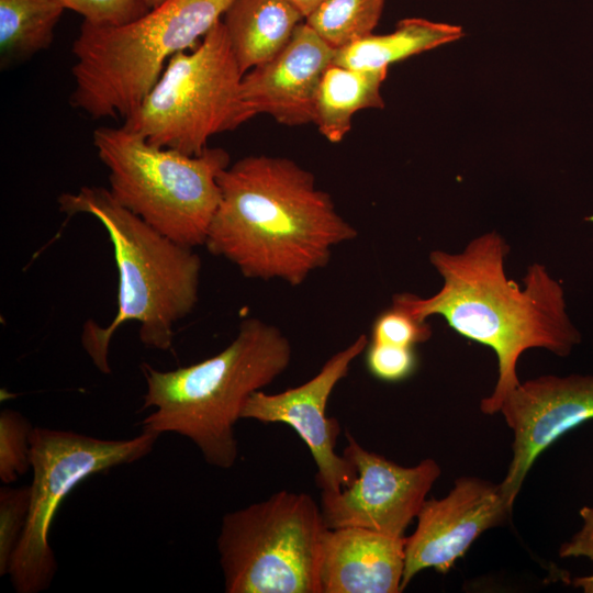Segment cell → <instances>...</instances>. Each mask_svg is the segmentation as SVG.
<instances>
[{
    "mask_svg": "<svg viewBox=\"0 0 593 593\" xmlns=\"http://www.w3.org/2000/svg\"><path fill=\"white\" fill-rule=\"evenodd\" d=\"M144 1H145V4L147 5V8L150 10L153 8L158 7L159 4H161L166 0H144Z\"/></svg>",
    "mask_w": 593,
    "mask_h": 593,
    "instance_id": "83f0119b",
    "label": "cell"
},
{
    "mask_svg": "<svg viewBox=\"0 0 593 593\" xmlns=\"http://www.w3.org/2000/svg\"><path fill=\"white\" fill-rule=\"evenodd\" d=\"M59 211L67 216L88 214L107 231L119 273L118 312L108 326L83 324L81 344L94 366L110 373V342L122 324H139L138 336L147 347L169 350L175 324L189 315L199 299L201 258L156 231L121 205L109 189L81 187L61 193Z\"/></svg>",
    "mask_w": 593,
    "mask_h": 593,
    "instance_id": "277c9868",
    "label": "cell"
},
{
    "mask_svg": "<svg viewBox=\"0 0 593 593\" xmlns=\"http://www.w3.org/2000/svg\"><path fill=\"white\" fill-rule=\"evenodd\" d=\"M221 198L204 246L248 279L292 287L357 237L314 175L276 156H246L219 176Z\"/></svg>",
    "mask_w": 593,
    "mask_h": 593,
    "instance_id": "7a4b0ae2",
    "label": "cell"
},
{
    "mask_svg": "<svg viewBox=\"0 0 593 593\" xmlns=\"http://www.w3.org/2000/svg\"><path fill=\"white\" fill-rule=\"evenodd\" d=\"M303 19L288 0H235L222 21L245 74L276 56Z\"/></svg>",
    "mask_w": 593,
    "mask_h": 593,
    "instance_id": "2e32d148",
    "label": "cell"
},
{
    "mask_svg": "<svg viewBox=\"0 0 593 593\" xmlns=\"http://www.w3.org/2000/svg\"><path fill=\"white\" fill-rule=\"evenodd\" d=\"M366 365L377 379L396 382L414 373L417 368V356L414 347L371 340L366 348Z\"/></svg>",
    "mask_w": 593,
    "mask_h": 593,
    "instance_id": "cb8c5ba5",
    "label": "cell"
},
{
    "mask_svg": "<svg viewBox=\"0 0 593 593\" xmlns=\"http://www.w3.org/2000/svg\"><path fill=\"white\" fill-rule=\"evenodd\" d=\"M510 245L496 231L472 238L462 250L435 249L428 259L443 279L441 288L428 298L404 292L392 304L421 321L444 317L459 335L490 347L497 359V379L490 395L480 402L493 415L521 383L517 362L523 353L546 349L567 357L582 342L571 321L562 286L546 266H528L523 286L505 273Z\"/></svg>",
    "mask_w": 593,
    "mask_h": 593,
    "instance_id": "6da1fadb",
    "label": "cell"
},
{
    "mask_svg": "<svg viewBox=\"0 0 593 593\" xmlns=\"http://www.w3.org/2000/svg\"><path fill=\"white\" fill-rule=\"evenodd\" d=\"M388 69H360L331 64L317 90L314 120L320 133L332 143H339L351 128L355 113L365 109H382L381 86Z\"/></svg>",
    "mask_w": 593,
    "mask_h": 593,
    "instance_id": "e0dca14e",
    "label": "cell"
},
{
    "mask_svg": "<svg viewBox=\"0 0 593 593\" xmlns=\"http://www.w3.org/2000/svg\"><path fill=\"white\" fill-rule=\"evenodd\" d=\"M385 0H324L305 23L334 49L373 34Z\"/></svg>",
    "mask_w": 593,
    "mask_h": 593,
    "instance_id": "ffe728a7",
    "label": "cell"
},
{
    "mask_svg": "<svg viewBox=\"0 0 593 593\" xmlns=\"http://www.w3.org/2000/svg\"><path fill=\"white\" fill-rule=\"evenodd\" d=\"M291 356V344L277 326L249 317L213 357L169 371L143 363V409H155L143 419V430L181 435L210 466L232 468L238 457L235 425L247 400L282 374Z\"/></svg>",
    "mask_w": 593,
    "mask_h": 593,
    "instance_id": "3957f363",
    "label": "cell"
},
{
    "mask_svg": "<svg viewBox=\"0 0 593 593\" xmlns=\"http://www.w3.org/2000/svg\"><path fill=\"white\" fill-rule=\"evenodd\" d=\"M65 9L60 0H0L2 59H19L47 48Z\"/></svg>",
    "mask_w": 593,
    "mask_h": 593,
    "instance_id": "d6986e66",
    "label": "cell"
},
{
    "mask_svg": "<svg viewBox=\"0 0 593 593\" xmlns=\"http://www.w3.org/2000/svg\"><path fill=\"white\" fill-rule=\"evenodd\" d=\"M335 51L305 22L271 59L244 74L242 97L249 112L298 126L313 122L320 82Z\"/></svg>",
    "mask_w": 593,
    "mask_h": 593,
    "instance_id": "5bb4252c",
    "label": "cell"
},
{
    "mask_svg": "<svg viewBox=\"0 0 593 593\" xmlns=\"http://www.w3.org/2000/svg\"><path fill=\"white\" fill-rule=\"evenodd\" d=\"M235 0H166L116 26L82 22L72 45L74 108L92 119L128 118L169 59L194 48Z\"/></svg>",
    "mask_w": 593,
    "mask_h": 593,
    "instance_id": "5b68a950",
    "label": "cell"
},
{
    "mask_svg": "<svg viewBox=\"0 0 593 593\" xmlns=\"http://www.w3.org/2000/svg\"><path fill=\"white\" fill-rule=\"evenodd\" d=\"M461 26L422 18L401 20L388 34H371L335 51L334 64L360 69H388L393 63L406 59L458 41Z\"/></svg>",
    "mask_w": 593,
    "mask_h": 593,
    "instance_id": "ac0fdd59",
    "label": "cell"
},
{
    "mask_svg": "<svg viewBox=\"0 0 593 593\" xmlns=\"http://www.w3.org/2000/svg\"><path fill=\"white\" fill-rule=\"evenodd\" d=\"M367 346V336L359 335L329 357L320 371L303 384L275 394L262 390L254 392L242 413V418L291 426L315 461L316 484L321 492L338 493L357 478L353 462L335 451L340 425L336 418L327 417L325 411L333 390Z\"/></svg>",
    "mask_w": 593,
    "mask_h": 593,
    "instance_id": "8fae6325",
    "label": "cell"
},
{
    "mask_svg": "<svg viewBox=\"0 0 593 593\" xmlns=\"http://www.w3.org/2000/svg\"><path fill=\"white\" fill-rule=\"evenodd\" d=\"M159 436L142 430L133 438L102 439L70 430L34 427L30 512L9 569L15 592L40 593L51 586L57 560L49 544V532L63 500L87 478L146 457Z\"/></svg>",
    "mask_w": 593,
    "mask_h": 593,
    "instance_id": "9c48e42d",
    "label": "cell"
},
{
    "mask_svg": "<svg viewBox=\"0 0 593 593\" xmlns=\"http://www.w3.org/2000/svg\"><path fill=\"white\" fill-rule=\"evenodd\" d=\"M92 139L121 205L181 245H204L221 198L219 176L230 165L226 150L190 156L152 145L124 125L100 126Z\"/></svg>",
    "mask_w": 593,
    "mask_h": 593,
    "instance_id": "8992f818",
    "label": "cell"
},
{
    "mask_svg": "<svg viewBox=\"0 0 593 593\" xmlns=\"http://www.w3.org/2000/svg\"><path fill=\"white\" fill-rule=\"evenodd\" d=\"M243 76L220 20L194 48L169 59L123 125L152 145L199 155L213 135L254 118L243 101Z\"/></svg>",
    "mask_w": 593,
    "mask_h": 593,
    "instance_id": "52a82bcc",
    "label": "cell"
},
{
    "mask_svg": "<svg viewBox=\"0 0 593 593\" xmlns=\"http://www.w3.org/2000/svg\"><path fill=\"white\" fill-rule=\"evenodd\" d=\"M66 9L83 18V22L98 26L130 23L149 9L144 0H60Z\"/></svg>",
    "mask_w": 593,
    "mask_h": 593,
    "instance_id": "d4e9b609",
    "label": "cell"
},
{
    "mask_svg": "<svg viewBox=\"0 0 593 593\" xmlns=\"http://www.w3.org/2000/svg\"><path fill=\"white\" fill-rule=\"evenodd\" d=\"M406 537L362 527L327 528L322 541V593H399Z\"/></svg>",
    "mask_w": 593,
    "mask_h": 593,
    "instance_id": "9a60e30c",
    "label": "cell"
},
{
    "mask_svg": "<svg viewBox=\"0 0 593 593\" xmlns=\"http://www.w3.org/2000/svg\"><path fill=\"white\" fill-rule=\"evenodd\" d=\"M31 504L30 485L0 489V575L10 564L26 526Z\"/></svg>",
    "mask_w": 593,
    "mask_h": 593,
    "instance_id": "7402d4cb",
    "label": "cell"
},
{
    "mask_svg": "<svg viewBox=\"0 0 593 593\" xmlns=\"http://www.w3.org/2000/svg\"><path fill=\"white\" fill-rule=\"evenodd\" d=\"M433 334L427 321H421L402 307L391 303L372 324L371 340L403 347H415L430 339Z\"/></svg>",
    "mask_w": 593,
    "mask_h": 593,
    "instance_id": "603a6c76",
    "label": "cell"
},
{
    "mask_svg": "<svg viewBox=\"0 0 593 593\" xmlns=\"http://www.w3.org/2000/svg\"><path fill=\"white\" fill-rule=\"evenodd\" d=\"M512 511L500 483L461 477L443 499L424 502L414 533L406 537L402 591L427 568L447 573L485 530Z\"/></svg>",
    "mask_w": 593,
    "mask_h": 593,
    "instance_id": "4fadbf2b",
    "label": "cell"
},
{
    "mask_svg": "<svg viewBox=\"0 0 593 593\" xmlns=\"http://www.w3.org/2000/svg\"><path fill=\"white\" fill-rule=\"evenodd\" d=\"M500 413L514 434L512 460L500 483L513 507L539 455L567 432L593 419V374H545L521 382Z\"/></svg>",
    "mask_w": 593,
    "mask_h": 593,
    "instance_id": "7c38bea8",
    "label": "cell"
},
{
    "mask_svg": "<svg viewBox=\"0 0 593 593\" xmlns=\"http://www.w3.org/2000/svg\"><path fill=\"white\" fill-rule=\"evenodd\" d=\"M343 455L353 462L356 480L338 493L321 492L327 528L362 527L404 537L440 475L439 465L426 458L413 467L400 466L363 448L346 430Z\"/></svg>",
    "mask_w": 593,
    "mask_h": 593,
    "instance_id": "30bf717a",
    "label": "cell"
},
{
    "mask_svg": "<svg viewBox=\"0 0 593 593\" xmlns=\"http://www.w3.org/2000/svg\"><path fill=\"white\" fill-rule=\"evenodd\" d=\"M579 515L583 521V525L569 541L561 544L559 557H585L593 561V507H581ZM573 585L582 588L585 593H593V573L588 577L575 578Z\"/></svg>",
    "mask_w": 593,
    "mask_h": 593,
    "instance_id": "484cf974",
    "label": "cell"
},
{
    "mask_svg": "<svg viewBox=\"0 0 593 593\" xmlns=\"http://www.w3.org/2000/svg\"><path fill=\"white\" fill-rule=\"evenodd\" d=\"M327 527L304 492L279 491L226 513L216 540L226 593H322Z\"/></svg>",
    "mask_w": 593,
    "mask_h": 593,
    "instance_id": "ba28073f",
    "label": "cell"
},
{
    "mask_svg": "<svg viewBox=\"0 0 593 593\" xmlns=\"http://www.w3.org/2000/svg\"><path fill=\"white\" fill-rule=\"evenodd\" d=\"M305 19L309 16L324 0H288Z\"/></svg>",
    "mask_w": 593,
    "mask_h": 593,
    "instance_id": "4316f807",
    "label": "cell"
},
{
    "mask_svg": "<svg viewBox=\"0 0 593 593\" xmlns=\"http://www.w3.org/2000/svg\"><path fill=\"white\" fill-rule=\"evenodd\" d=\"M34 427L20 412L0 413V479L10 484L31 468V435Z\"/></svg>",
    "mask_w": 593,
    "mask_h": 593,
    "instance_id": "44dd1931",
    "label": "cell"
}]
</instances>
